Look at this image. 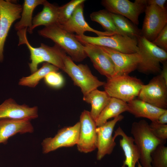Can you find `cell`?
I'll list each match as a JSON object with an SVG mask.
<instances>
[{"label":"cell","instance_id":"6da1fadb","mask_svg":"<svg viewBox=\"0 0 167 167\" xmlns=\"http://www.w3.org/2000/svg\"><path fill=\"white\" fill-rule=\"evenodd\" d=\"M27 29H24L18 31L17 34L19 40L18 45L25 44L29 50L31 62L28 65L31 73L36 71L38 65L43 62L51 64L64 71L65 52L55 44L51 47L41 43L39 47H33L27 39Z\"/></svg>","mask_w":167,"mask_h":167},{"label":"cell","instance_id":"7a4b0ae2","mask_svg":"<svg viewBox=\"0 0 167 167\" xmlns=\"http://www.w3.org/2000/svg\"><path fill=\"white\" fill-rule=\"evenodd\" d=\"M38 32L39 35L54 42L69 54L73 61L80 62L87 57L84 45L77 40L75 35L59 24L56 23L45 27Z\"/></svg>","mask_w":167,"mask_h":167},{"label":"cell","instance_id":"3957f363","mask_svg":"<svg viewBox=\"0 0 167 167\" xmlns=\"http://www.w3.org/2000/svg\"><path fill=\"white\" fill-rule=\"evenodd\" d=\"M131 133L140 154V164L143 167H152L151 153L159 145L164 143L153 134L148 123L145 120L133 122Z\"/></svg>","mask_w":167,"mask_h":167},{"label":"cell","instance_id":"277c9868","mask_svg":"<svg viewBox=\"0 0 167 167\" xmlns=\"http://www.w3.org/2000/svg\"><path fill=\"white\" fill-rule=\"evenodd\" d=\"M138 53L141 60L137 69L139 72L148 75L160 73V63L167 61V52L154 45L141 36L137 38Z\"/></svg>","mask_w":167,"mask_h":167},{"label":"cell","instance_id":"5b68a950","mask_svg":"<svg viewBox=\"0 0 167 167\" xmlns=\"http://www.w3.org/2000/svg\"><path fill=\"white\" fill-rule=\"evenodd\" d=\"M143 84L140 79L128 75L107 79L103 86L110 96L128 103L138 96Z\"/></svg>","mask_w":167,"mask_h":167},{"label":"cell","instance_id":"8992f818","mask_svg":"<svg viewBox=\"0 0 167 167\" xmlns=\"http://www.w3.org/2000/svg\"><path fill=\"white\" fill-rule=\"evenodd\" d=\"M64 62V71L71 77L74 84L80 88L83 95L104 84L105 82L100 81L94 75L86 65L76 64L66 54Z\"/></svg>","mask_w":167,"mask_h":167},{"label":"cell","instance_id":"52a82bcc","mask_svg":"<svg viewBox=\"0 0 167 167\" xmlns=\"http://www.w3.org/2000/svg\"><path fill=\"white\" fill-rule=\"evenodd\" d=\"M82 44H89L106 47L125 54L138 52L137 39L119 34L109 36L92 37L83 35H75Z\"/></svg>","mask_w":167,"mask_h":167},{"label":"cell","instance_id":"ba28073f","mask_svg":"<svg viewBox=\"0 0 167 167\" xmlns=\"http://www.w3.org/2000/svg\"><path fill=\"white\" fill-rule=\"evenodd\" d=\"M141 35L152 42L167 24V10L154 5H147Z\"/></svg>","mask_w":167,"mask_h":167},{"label":"cell","instance_id":"9c48e42d","mask_svg":"<svg viewBox=\"0 0 167 167\" xmlns=\"http://www.w3.org/2000/svg\"><path fill=\"white\" fill-rule=\"evenodd\" d=\"M101 4L110 12L124 16L136 25L147 6L146 0H135L134 2L128 0H103Z\"/></svg>","mask_w":167,"mask_h":167},{"label":"cell","instance_id":"30bf717a","mask_svg":"<svg viewBox=\"0 0 167 167\" xmlns=\"http://www.w3.org/2000/svg\"><path fill=\"white\" fill-rule=\"evenodd\" d=\"M139 99L158 108H167V84L160 74L153 77L147 84H143Z\"/></svg>","mask_w":167,"mask_h":167},{"label":"cell","instance_id":"8fae6325","mask_svg":"<svg viewBox=\"0 0 167 167\" xmlns=\"http://www.w3.org/2000/svg\"><path fill=\"white\" fill-rule=\"evenodd\" d=\"M22 6L16 2L0 0V62L3 60L5 42L13 23L20 19Z\"/></svg>","mask_w":167,"mask_h":167},{"label":"cell","instance_id":"7c38bea8","mask_svg":"<svg viewBox=\"0 0 167 167\" xmlns=\"http://www.w3.org/2000/svg\"><path fill=\"white\" fill-rule=\"evenodd\" d=\"M80 128L77 149L80 152L87 153L97 148V126L90 112L84 110L80 117Z\"/></svg>","mask_w":167,"mask_h":167},{"label":"cell","instance_id":"4fadbf2b","mask_svg":"<svg viewBox=\"0 0 167 167\" xmlns=\"http://www.w3.org/2000/svg\"><path fill=\"white\" fill-rule=\"evenodd\" d=\"M80 122L72 126L60 129L54 137L44 139L41 143L42 152L46 154L63 147H71L77 144L79 138Z\"/></svg>","mask_w":167,"mask_h":167},{"label":"cell","instance_id":"5bb4252c","mask_svg":"<svg viewBox=\"0 0 167 167\" xmlns=\"http://www.w3.org/2000/svg\"><path fill=\"white\" fill-rule=\"evenodd\" d=\"M124 116L121 115L107 121L103 125L97 127V152L96 158L98 160L102 159L106 155L111 154L116 144L113 136V132L116 123L121 121Z\"/></svg>","mask_w":167,"mask_h":167},{"label":"cell","instance_id":"9a60e30c","mask_svg":"<svg viewBox=\"0 0 167 167\" xmlns=\"http://www.w3.org/2000/svg\"><path fill=\"white\" fill-rule=\"evenodd\" d=\"M38 117L37 106L30 107L25 104L19 105L12 98L5 100L0 105V119L31 120Z\"/></svg>","mask_w":167,"mask_h":167},{"label":"cell","instance_id":"2e32d148","mask_svg":"<svg viewBox=\"0 0 167 167\" xmlns=\"http://www.w3.org/2000/svg\"><path fill=\"white\" fill-rule=\"evenodd\" d=\"M84 46L87 57L90 58L94 67L100 74L107 79L115 75L113 62L99 46L89 44H84Z\"/></svg>","mask_w":167,"mask_h":167},{"label":"cell","instance_id":"e0dca14e","mask_svg":"<svg viewBox=\"0 0 167 167\" xmlns=\"http://www.w3.org/2000/svg\"><path fill=\"white\" fill-rule=\"evenodd\" d=\"M99 46L113 62L115 66V76L129 75L137 69L141 60V56L137 52L125 54L106 47Z\"/></svg>","mask_w":167,"mask_h":167},{"label":"cell","instance_id":"ac0fdd59","mask_svg":"<svg viewBox=\"0 0 167 167\" xmlns=\"http://www.w3.org/2000/svg\"><path fill=\"white\" fill-rule=\"evenodd\" d=\"M84 2L78 5L70 19L64 24L61 25L64 28L70 32H75L77 35H84V33L87 31L93 32L98 36H109L116 34L98 31L90 27L84 17Z\"/></svg>","mask_w":167,"mask_h":167},{"label":"cell","instance_id":"d6986e66","mask_svg":"<svg viewBox=\"0 0 167 167\" xmlns=\"http://www.w3.org/2000/svg\"><path fill=\"white\" fill-rule=\"evenodd\" d=\"M34 131L30 120L0 119V143L6 144L10 137L18 133H32Z\"/></svg>","mask_w":167,"mask_h":167},{"label":"cell","instance_id":"ffe728a7","mask_svg":"<svg viewBox=\"0 0 167 167\" xmlns=\"http://www.w3.org/2000/svg\"><path fill=\"white\" fill-rule=\"evenodd\" d=\"M119 136L122 138L119 140L120 145L125 157L122 167H135L136 164L140 159V154L133 137L128 136L120 126L114 131L113 139L115 140Z\"/></svg>","mask_w":167,"mask_h":167},{"label":"cell","instance_id":"44dd1931","mask_svg":"<svg viewBox=\"0 0 167 167\" xmlns=\"http://www.w3.org/2000/svg\"><path fill=\"white\" fill-rule=\"evenodd\" d=\"M129 112L136 118H144L152 122L157 120L160 115L167 109L155 106L139 99H134L127 103Z\"/></svg>","mask_w":167,"mask_h":167},{"label":"cell","instance_id":"7402d4cb","mask_svg":"<svg viewBox=\"0 0 167 167\" xmlns=\"http://www.w3.org/2000/svg\"><path fill=\"white\" fill-rule=\"evenodd\" d=\"M43 5L42 11L32 19L31 27L28 31L30 34H32L33 30L40 26L46 27L58 23V6L46 0Z\"/></svg>","mask_w":167,"mask_h":167},{"label":"cell","instance_id":"603a6c76","mask_svg":"<svg viewBox=\"0 0 167 167\" xmlns=\"http://www.w3.org/2000/svg\"><path fill=\"white\" fill-rule=\"evenodd\" d=\"M111 97L105 91H100L97 89L83 95L84 101L91 105L90 112L95 121L108 104Z\"/></svg>","mask_w":167,"mask_h":167},{"label":"cell","instance_id":"cb8c5ba5","mask_svg":"<svg viewBox=\"0 0 167 167\" xmlns=\"http://www.w3.org/2000/svg\"><path fill=\"white\" fill-rule=\"evenodd\" d=\"M127 103L120 99L111 97L108 104L95 121L97 127L104 124L109 119L114 118L122 113L127 111Z\"/></svg>","mask_w":167,"mask_h":167},{"label":"cell","instance_id":"d4e9b609","mask_svg":"<svg viewBox=\"0 0 167 167\" xmlns=\"http://www.w3.org/2000/svg\"><path fill=\"white\" fill-rule=\"evenodd\" d=\"M45 1V0H25L22 6L20 19L15 24V29L18 31L27 29L28 31L32 26V14L35 9L39 5H43Z\"/></svg>","mask_w":167,"mask_h":167},{"label":"cell","instance_id":"484cf974","mask_svg":"<svg viewBox=\"0 0 167 167\" xmlns=\"http://www.w3.org/2000/svg\"><path fill=\"white\" fill-rule=\"evenodd\" d=\"M59 69L50 63L45 62L42 67L36 71L26 77H23L19 80V85L34 88L39 84L40 81L49 72L57 71Z\"/></svg>","mask_w":167,"mask_h":167},{"label":"cell","instance_id":"4316f807","mask_svg":"<svg viewBox=\"0 0 167 167\" xmlns=\"http://www.w3.org/2000/svg\"><path fill=\"white\" fill-rule=\"evenodd\" d=\"M110 13L115 26L122 35L137 39L141 36V30L128 19L121 15Z\"/></svg>","mask_w":167,"mask_h":167},{"label":"cell","instance_id":"83f0119b","mask_svg":"<svg viewBox=\"0 0 167 167\" xmlns=\"http://www.w3.org/2000/svg\"><path fill=\"white\" fill-rule=\"evenodd\" d=\"M90 18L92 21L100 24L106 32L122 35L115 26L110 12L106 10L93 12L91 14Z\"/></svg>","mask_w":167,"mask_h":167},{"label":"cell","instance_id":"f1b7e54d","mask_svg":"<svg viewBox=\"0 0 167 167\" xmlns=\"http://www.w3.org/2000/svg\"><path fill=\"white\" fill-rule=\"evenodd\" d=\"M85 0H72L61 6H58L57 23L62 25L71 18L77 6Z\"/></svg>","mask_w":167,"mask_h":167},{"label":"cell","instance_id":"f546056e","mask_svg":"<svg viewBox=\"0 0 167 167\" xmlns=\"http://www.w3.org/2000/svg\"><path fill=\"white\" fill-rule=\"evenodd\" d=\"M151 156L152 167H167V147L164 144L158 145Z\"/></svg>","mask_w":167,"mask_h":167},{"label":"cell","instance_id":"4dcf8cb0","mask_svg":"<svg viewBox=\"0 0 167 167\" xmlns=\"http://www.w3.org/2000/svg\"><path fill=\"white\" fill-rule=\"evenodd\" d=\"M45 84L53 88H61L64 83V78L62 75L57 71H51L48 73L44 78Z\"/></svg>","mask_w":167,"mask_h":167},{"label":"cell","instance_id":"1f68e13d","mask_svg":"<svg viewBox=\"0 0 167 167\" xmlns=\"http://www.w3.org/2000/svg\"><path fill=\"white\" fill-rule=\"evenodd\" d=\"M149 126L154 135L164 143L167 139V125L160 124L152 122Z\"/></svg>","mask_w":167,"mask_h":167},{"label":"cell","instance_id":"d6a6232c","mask_svg":"<svg viewBox=\"0 0 167 167\" xmlns=\"http://www.w3.org/2000/svg\"><path fill=\"white\" fill-rule=\"evenodd\" d=\"M152 42L157 47L167 52V24L162 30L154 40Z\"/></svg>","mask_w":167,"mask_h":167},{"label":"cell","instance_id":"836d02e7","mask_svg":"<svg viewBox=\"0 0 167 167\" xmlns=\"http://www.w3.org/2000/svg\"><path fill=\"white\" fill-rule=\"evenodd\" d=\"M166 0H146L147 5H154L164 9L166 8L165 6Z\"/></svg>","mask_w":167,"mask_h":167},{"label":"cell","instance_id":"e575fe53","mask_svg":"<svg viewBox=\"0 0 167 167\" xmlns=\"http://www.w3.org/2000/svg\"><path fill=\"white\" fill-rule=\"evenodd\" d=\"M153 122L160 124H167V110L160 115L156 121Z\"/></svg>","mask_w":167,"mask_h":167},{"label":"cell","instance_id":"d590c367","mask_svg":"<svg viewBox=\"0 0 167 167\" xmlns=\"http://www.w3.org/2000/svg\"><path fill=\"white\" fill-rule=\"evenodd\" d=\"M160 74L167 84V61L164 62Z\"/></svg>","mask_w":167,"mask_h":167},{"label":"cell","instance_id":"8d00e7d4","mask_svg":"<svg viewBox=\"0 0 167 167\" xmlns=\"http://www.w3.org/2000/svg\"><path fill=\"white\" fill-rule=\"evenodd\" d=\"M138 163V167H143L141 165L140 163L138 161L137 162Z\"/></svg>","mask_w":167,"mask_h":167}]
</instances>
